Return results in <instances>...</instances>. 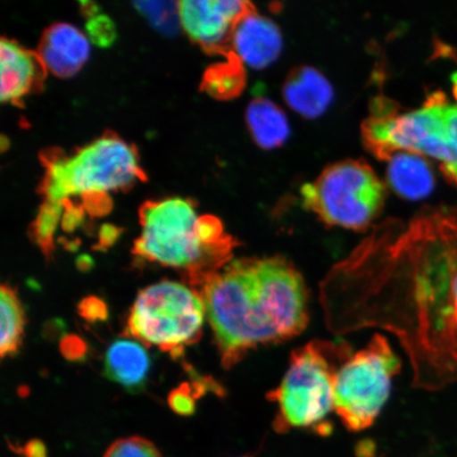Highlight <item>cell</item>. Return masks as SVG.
Wrapping results in <instances>:
<instances>
[{"instance_id": "30", "label": "cell", "mask_w": 457, "mask_h": 457, "mask_svg": "<svg viewBox=\"0 0 457 457\" xmlns=\"http://www.w3.org/2000/svg\"><path fill=\"white\" fill-rule=\"evenodd\" d=\"M444 176L451 184L457 187V165L455 167L441 168Z\"/></svg>"}, {"instance_id": "8", "label": "cell", "mask_w": 457, "mask_h": 457, "mask_svg": "<svg viewBox=\"0 0 457 457\" xmlns=\"http://www.w3.org/2000/svg\"><path fill=\"white\" fill-rule=\"evenodd\" d=\"M400 368V359L379 334L342 363L335 378L334 410L348 430L362 431L373 425Z\"/></svg>"}, {"instance_id": "17", "label": "cell", "mask_w": 457, "mask_h": 457, "mask_svg": "<svg viewBox=\"0 0 457 457\" xmlns=\"http://www.w3.org/2000/svg\"><path fill=\"white\" fill-rule=\"evenodd\" d=\"M0 308H2V342L0 356H14L19 352L24 337L26 313L16 290L9 285L0 288Z\"/></svg>"}, {"instance_id": "11", "label": "cell", "mask_w": 457, "mask_h": 457, "mask_svg": "<svg viewBox=\"0 0 457 457\" xmlns=\"http://www.w3.org/2000/svg\"><path fill=\"white\" fill-rule=\"evenodd\" d=\"M89 55L88 37L79 28L60 22L45 32L38 60L54 76L71 78L82 70Z\"/></svg>"}, {"instance_id": "13", "label": "cell", "mask_w": 457, "mask_h": 457, "mask_svg": "<svg viewBox=\"0 0 457 457\" xmlns=\"http://www.w3.org/2000/svg\"><path fill=\"white\" fill-rule=\"evenodd\" d=\"M41 62L19 44L4 38L0 43V99L17 102L36 84Z\"/></svg>"}, {"instance_id": "32", "label": "cell", "mask_w": 457, "mask_h": 457, "mask_svg": "<svg viewBox=\"0 0 457 457\" xmlns=\"http://www.w3.org/2000/svg\"><path fill=\"white\" fill-rule=\"evenodd\" d=\"M453 95L454 98L457 101V72L453 74Z\"/></svg>"}, {"instance_id": "1", "label": "cell", "mask_w": 457, "mask_h": 457, "mask_svg": "<svg viewBox=\"0 0 457 457\" xmlns=\"http://www.w3.org/2000/svg\"><path fill=\"white\" fill-rule=\"evenodd\" d=\"M331 330L381 328L407 352L414 386L457 381V207L428 209L405 228L379 226L321 286Z\"/></svg>"}, {"instance_id": "2", "label": "cell", "mask_w": 457, "mask_h": 457, "mask_svg": "<svg viewBox=\"0 0 457 457\" xmlns=\"http://www.w3.org/2000/svg\"><path fill=\"white\" fill-rule=\"evenodd\" d=\"M198 294L226 369L254 347L294 338L308 324L304 279L283 256L230 262Z\"/></svg>"}, {"instance_id": "20", "label": "cell", "mask_w": 457, "mask_h": 457, "mask_svg": "<svg viewBox=\"0 0 457 457\" xmlns=\"http://www.w3.org/2000/svg\"><path fill=\"white\" fill-rule=\"evenodd\" d=\"M64 205L46 203L33 225L34 241L41 247L45 256L54 253V237L61 220Z\"/></svg>"}, {"instance_id": "26", "label": "cell", "mask_w": 457, "mask_h": 457, "mask_svg": "<svg viewBox=\"0 0 457 457\" xmlns=\"http://www.w3.org/2000/svg\"><path fill=\"white\" fill-rule=\"evenodd\" d=\"M444 121L449 138L457 145V105L444 107Z\"/></svg>"}, {"instance_id": "3", "label": "cell", "mask_w": 457, "mask_h": 457, "mask_svg": "<svg viewBox=\"0 0 457 457\" xmlns=\"http://www.w3.org/2000/svg\"><path fill=\"white\" fill-rule=\"evenodd\" d=\"M199 219L195 205L185 198L148 203L140 212L141 234L134 247L142 259L186 271L197 293L230 262L237 245H204L198 236Z\"/></svg>"}, {"instance_id": "29", "label": "cell", "mask_w": 457, "mask_h": 457, "mask_svg": "<svg viewBox=\"0 0 457 457\" xmlns=\"http://www.w3.org/2000/svg\"><path fill=\"white\" fill-rule=\"evenodd\" d=\"M120 236L118 228L110 225H105L101 228L100 232V248L104 249L111 247L117 241Z\"/></svg>"}, {"instance_id": "22", "label": "cell", "mask_w": 457, "mask_h": 457, "mask_svg": "<svg viewBox=\"0 0 457 457\" xmlns=\"http://www.w3.org/2000/svg\"><path fill=\"white\" fill-rule=\"evenodd\" d=\"M86 36L99 47H110L116 41L117 32L111 17L96 13L88 17L86 24Z\"/></svg>"}, {"instance_id": "23", "label": "cell", "mask_w": 457, "mask_h": 457, "mask_svg": "<svg viewBox=\"0 0 457 457\" xmlns=\"http://www.w3.org/2000/svg\"><path fill=\"white\" fill-rule=\"evenodd\" d=\"M188 384H182L179 387L171 391L169 395V405L176 414L191 416L196 410V393Z\"/></svg>"}, {"instance_id": "12", "label": "cell", "mask_w": 457, "mask_h": 457, "mask_svg": "<svg viewBox=\"0 0 457 457\" xmlns=\"http://www.w3.org/2000/svg\"><path fill=\"white\" fill-rule=\"evenodd\" d=\"M283 96L291 110L307 119L321 116L333 101L334 91L327 78L312 67L295 68L286 79Z\"/></svg>"}, {"instance_id": "24", "label": "cell", "mask_w": 457, "mask_h": 457, "mask_svg": "<svg viewBox=\"0 0 457 457\" xmlns=\"http://www.w3.org/2000/svg\"><path fill=\"white\" fill-rule=\"evenodd\" d=\"M78 311L79 316L87 322H102L108 318V308L98 296H87L79 303Z\"/></svg>"}, {"instance_id": "28", "label": "cell", "mask_w": 457, "mask_h": 457, "mask_svg": "<svg viewBox=\"0 0 457 457\" xmlns=\"http://www.w3.org/2000/svg\"><path fill=\"white\" fill-rule=\"evenodd\" d=\"M22 457H48L47 448L39 439H32L24 448L17 450Z\"/></svg>"}, {"instance_id": "10", "label": "cell", "mask_w": 457, "mask_h": 457, "mask_svg": "<svg viewBox=\"0 0 457 457\" xmlns=\"http://www.w3.org/2000/svg\"><path fill=\"white\" fill-rule=\"evenodd\" d=\"M230 44L231 55L242 65L262 70L278 59L283 39L278 26L254 10L234 27Z\"/></svg>"}, {"instance_id": "16", "label": "cell", "mask_w": 457, "mask_h": 457, "mask_svg": "<svg viewBox=\"0 0 457 457\" xmlns=\"http://www.w3.org/2000/svg\"><path fill=\"white\" fill-rule=\"evenodd\" d=\"M245 121L256 145L265 150L278 147L288 138L287 117L281 108L262 96L250 103Z\"/></svg>"}, {"instance_id": "19", "label": "cell", "mask_w": 457, "mask_h": 457, "mask_svg": "<svg viewBox=\"0 0 457 457\" xmlns=\"http://www.w3.org/2000/svg\"><path fill=\"white\" fill-rule=\"evenodd\" d=\"M134 5L148 24L163 36H175L180 30L179 3L145 0V2H136Z\"/></svg>"}, {"instance_id": "4", "label": "cell", "mask_w": 457, "mask_h": 457, "mask_svg": "<svg viewBox=\"0 0 457 457\" xmlns=\"http://www.w3.org/2000/svg\"><path fill=\"white\" fill-rule=\"evenodd\" d=\"M353 353L345 343L314 340L291 355L281 384L268 394L278 408L274 426L279 432L291 428H316L334 410L337 371Z\"/></svg>"}, {"instance_id": "14", "label": "cell", "mask_w": 457, "mask_h": 457, "mask_svg": "<svg viewBox=\"0 0 457 457\" xmlns=\"http://www.w3.org/2000/svg\"><path fill=\"white\" fill-rule=\"evenodd\" d=\"M150 368V357L139 341L118 339L105 353V376L129 391L137 392L145 387Z\"/></svg>"}, {"instance_id": "31", "label": "cell", "mask_w": 457, "mask_h": 457, "mask_svg": "<svg viewBox=\"0 0 457 457\" xmlns=\"http://www.w3.org/2000/svg\"><path fill=\"white\" fill-rule=\"evenodd\" d=\"M91 266H93V260H91L88 256H81L78 260L79 270H90Z\"/></svg>"}, {"instance_id": "7", "label": "cell", "mask_w": 457, "mask_h": 457, "mask_svg": "<svg viewBox=\"0 0 457 457\" xmlns=\"http://www.w3.org/2000/svg\"><path fill=\"white\" fill-rule=\"evenodd\" d=\"M305 208L329 226L364 230L379 215L386 188L370 165L355 160L330 165L302 187Z\"/></svg>"}, {"instance_id": "25", "label": "cell", "mask_w": 457, "mask_h": 457, "mask_svg": "<svg viewBox=\"0 0 457 457\" xmlns=\"http://www.w3.org/2000/svg\"><path fill=\"white\" fill-rule=\"evenodd\" d=\"M60 348L62 356L71 360V361H79V360L84 359L86 351H87L85 342L77 336L66 337L61 341Z\"/></svg>"}, {"instance_id": "27", "label": "cell", "mask_w": 457, "mask_h": 457, "mask_svg": "<svg viewBox=\"0 0 457 457\" xmlns=\"http://www.w3.org/2000/svg\"><path fill=\"white\" fill-rule=\"evenodd\" d=\"M83 221V213L77 208L66 209V212L62 217V228L65 231L71 232L77 228Z\"/></svg>"}, {"instance_id": "21", "label": "cell", "mask_w": 457, "mask_h": 457, "mask_svg": "<svg viewBox=\"0 0 457 457\" xmlns=\"http://www.w3.org/2000/svg\"><path fill=\"white\" fill-rule=\"evenodd\" d=\"M103 457H163L152 442L140 436L120 438Z\"/></svg>"}, {"instance_id": "9", "label": "cell", "mask_w": 457, "mask_h": 457, "mask_svg": "<svg viewBox=\"0 0 457 457\" xmlns=\"http://www.w3.org/2000/svg\"><path fill=\"white\" fill-rule=\"evenodd\" d=\"M253 5L241 0H184L179 3L180 24L192 41L209 50L230 43L234 27Z\"/></svg>"}, {"instance_id": "15", "label": "cell", "mask_w": 457, "mask_h": 457, "mask_svg": "<svg viewBox=\"0 0 457 457\" xmlns=\"http://www.w3.org/2000/svg\"><path fill=\"white\" fill-rule=\"evenodd\" d=\"M387 180L398 195L420 200L430 195L434 176L430 165L419 154L397 152L388 160Z\"/></svg>"}, {"instance_id": "6", "label": "cell", "mask_w": 457, "mask_h": 457, "mask_svg": "<svg viewBox=\"0 0 457 457\" xmlns=\"http://www.w3.org/2000/svg\"><path fill=\"white\" fill-rule=\"evenodd\" d=\"M205 306L196 290L162 281L140 291L128 320L129 334L147 346L179 353L200 337Z\"/></svg>"}, {"instance_id": "5", "label": "cell", "mask_w": 457, "mask_h": 457, "mask_svg": "<svg viewBox=\"0 0 457 457\" xmlns=\"http://www.w3.org/2000/svg\"><path fill=\"white\" fill-rule=\"evenodd\" d=\"M134 147L116 136H103L70 156L50 160L44 192L47 203L66 205L71 199L99 203L134 185L140 177Z\"/></svg>"}, {"instance_id": "18", "label": "cell", "mask_w": 457, "mask_h": 457, "mask_svg": "<svg viewBox=\"0 0 457 457\" xmlns=\"http://www.w3.org/2000/svg\"><path fill=\"white\" fill-rule=\"evenodd\" d=\"M245 84V71L241 62L231 55L226 64L211 68L204 77V88L219 99H231L241 94Z\"/></svg>"}]
</instances>
